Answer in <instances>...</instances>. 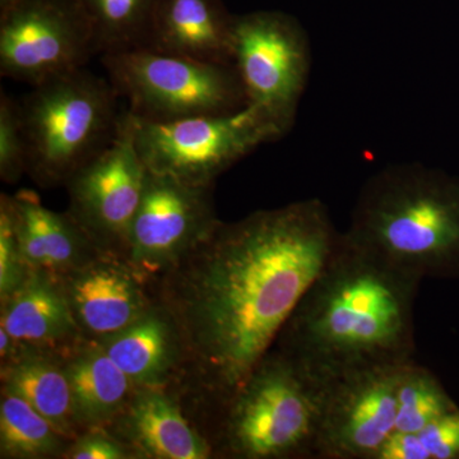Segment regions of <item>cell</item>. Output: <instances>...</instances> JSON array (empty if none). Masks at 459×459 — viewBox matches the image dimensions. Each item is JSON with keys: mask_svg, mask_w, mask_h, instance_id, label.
Masks as SVG:
<instances>
[{"mask_svg": "<svg viewBox=\"0 0 459 459\" xmlns=\"http://www.w3.org/2000/svg\"><path fill=\"white\" fill-rule=\"evenodd\" d=\"M17 2H21V0H0V11L9 7V5L14 4V3Z\"/></svg>", "mask_w": 459, "mask_h": 459, "instance_id": "obj_28", "label": "cell"}, {"mask_svg": "<svg viewBox=\"0 0 459 459\" xmlns=\"http://www.w3.org/2000/svg\"><path fill=\"white\" fill-rule=\"evenodd\" d=\"M98 342L135 388L169 389L183 374L186 355L179 329L156 300L140 319Z\"/></svg>", "mask_w": 459, "mask_h": 459, "instance_id": "obj_18", "label": "cell"}, {"mask_svg": "<svg viewBox=\"0 0 459 459\" xmlns=\"http://www.w3.org/2000/svg\"><path fill=\"white\" fill-rule=\"evenodd\" d=\"M422 281L341 234L273 347L325 382L415 359Z\"/></svg>", "mask_w": 459, "mask_h": 459, "instance_id": "obj_2", "label": "cell"}, {"mask_svg": "<svg viewBox=\"0 0 459 459\" xmlns=\"http://www.w3.org/2000/svg\"><path fill=\"white\" fill-rule=\"evenodd\" d=\"M78 429L107 428L128 403L135 386L101 344L84 340L63 353Z\"/></svg>", "mask_w": 459, "mask_h": 459, "instance_id": "obj_19", "label": "cell"}, {"mask_svg": "<svg viewBox=\"0 0 459 459\" xmlns=\"http://www.w3.org/2000/svg\"><path fill=\"white\" fill-rule=\"evenodd\" d=\"M75 322L87 340H102L140 319L152 307L147 281L122 256L101 253L60 277Z\"/></svg>", "mask_w": 459, "mask_h": 459, "instance_id": "obj_13", "label": "cell"}, {"mask_svg": "<svg viewBox=\"0 0 459 459\" xmlns=\"http://www.w3.org/2000/svg\"><path fill=\"white\" fill-rule=\"evenodd\" d=\"M68 459H133L131 453L105 428L89 429L66 449Z\"/></svg>", "mask_w": 459, "mask_h": 459, "instance_id": "obj_27", "label": "cell"}, {"mask_svg": "<svg viewBox=\"0 0 459 459\" xmlns=\"http://www.w3.org/2000/svg\"><path fill=\"white\" fill-rule=\"evenodd\" d=\"M72 442L26 401L2 389L0 457L63 458Z\"/></svg>", "mask_w": 459, "mask_h": 459, "instance_id": "obj_21", "label": "cell"}, {"mask_svg": "<svg viewBox=\"0 0 459 459\" xmlns=\"http://www.w3.org/2000/svg\"><path fill=\"white\" fill-rule=\"evenodd\" d=\"M147 172L135 146L134 117L126 108L111 141L65 184L66 211L102 252L126 255Z\"/></svg>", "mask_w": 459, "mask_h": 459, "instance_id": "obj_9", "label": "cell"}, {"mask_svg": "<svg viewBox=\"0 0 459 459\" xmlns=\"http://www.w3.org/2000/svg\"><path fill=\"white\" fill-rule=\"evenodd\" d=\"M0 310V327L18 347L65 353L84 340L62 280L47 272L30 271Z\"/></svg>", "mask_w": 459, "mask_h": 459, "instance_id": "obj_15", "label": "cell"}, {"mask_svg": "<svg viewBox=\"0 0 459 459\" xmlns=\"http://www.w3.org/2000/svg\"><path fill=\"white\" fill-rule=\"evenodd\" d=\"M231 65L247 105L264 115L282 137L291 131L312 68L310 41L299 21L279 11L235 16Z\"/></svg>", "mask_w": 459, "mask_h": 459, "instance_id": "obj_8", "label": "cell"}, {"mask_svg": "<svg viewBox=\"0 0 459 459\" xmlns=\"http://www.w3.org/2000/svg\"><path fill=\"white\" fill-rule=\"evenodd\" d=\"M117 99L86 66L33 86L20 102L27 175L42 188L65 186L114 137L124 111Z\"/></svg>", "mask_w": 459, "mask_h": 459, "instance_id": "obj_5", "label": "cell"}, {"mask_svg": "<svg viewBox=\"0 0 459 459\" xmlns=\"http://www.w3.org/2000/svg\"><path fill=\"white\" fill-rule=\"evenodd\" d=\"M108 80L133 117L170 122L225 114L247 105L232 65L172 56L147 48L101 56Z\"/></svg>", "mask_w": 459, "mask_h": 459, "instance_id": "obj_6", "label": "cell"}, {"mask_svg": "<svg viewBox=\"0 0 459 459\" xmlns=\"http://www.w3.org/2000/svg\"><path fill=\"white\" fill-rule=\"evenodd\" d=\"M105 429L133 459H207L214 455L211 440L193 428L169 389L135 388Z\"/></svg>", "mask_w": 459, "mask_h": 459, "instance_id": "obj_14", "label": "cell"}, {"mask_svg": "<svg viewBox=\"0 0 459 459\" xmlns=\"http://www.w3.org/2000/svg\"><path fill=\"white\" fill-rule=\"evenodd\" d=\"M27 174L26 146L21 123L20 102L3 92L0 95V178L16 183Z\"/></svg>", "mask_w": 459, "mask_h": 459, "instance_id": "obj_25", "label": "cell"}, {"mask_svg": "<svg viewBox=\"0 0 459 459\" xmlns=\"http://www.w3.org/2000/svg\"><path fill=\"white\" fill-rule=\"evenodd\" d=\"M377 459H459V409L415 433H395Z\"/></svg>", "mask_w": 459, "mask_h": 459, "instance_id": "obj_24", "label": "cell"}, {"mask_svg": "<svg viewBox=\"0 0 459 459\" xmlns=\"http://www.w3.org/2000/svg\"><path fill=\"white\" fill-rule=\"evenodd\" d=\"M12 214L9 195L0 198V301L7 300L17 291L29 274Z\"/></svg>", "mask_w": 459, "mask_h": 459, "instance_id": "obj_26", "label": "cell"}, {"mask_svg": "<svg viewBox=\"0 0 459 459\" xmlns=\"http://www.w3.org/2000/svg\"><path fill=\"white\" fill-rule=\"evenodd\" d=\"M402 365L355 371L329 382L316 459L377 458L395 433Z\"/></svg>", "mask_w": 459, "mask_h": 459, "instance_id": "obj_12", "label": "cell"}, {"mask_svg": "<svg viewBox=\"0 0 459 459\" xmlns=\"http://www.w3.org/2000/svg\"><path fill=\"white\" fill-rule=\"evenodd\" d=\"M220 221L212 188L148 171L123 259L144 280H156L195 249Z\"/></svg>", "mask_w": 459, "mask_h": 459, "instance_id": "obj_11", "label": "cell"}, {"mask_svg": "<svg viewBox=\"0 0 459 459\" xmlns=\"http://www.w3.org/2000/svg\"><path fill=\"white\" fill-rule=\"evenodd\" d=\"M98 56L80 0H21L0 11V74L36 84Z\"/></svg>", "mask_w": 459, "mask_h": 459, "instance_id": "obj_10", "label": "cell"}, {"mask_svg": "<svg viewBox=\"0 0 459 459\" xmlns=\"http://www.w3.org/2000/svg\"><path fill=\"white\" fill-rule=\"evenodd\" d=\"M418 277L459 279V178L421 164L383 169L362 186L344 231Z\"/></svg>", "mask_w": 459, "mask_h": 459, "instance_id": "obj_3", "label": "cell"}, {"mask_svg": "<svg viewBox=\"0 0 459 459\" xmlns=\"http://www.w3.org/2000/svg\"><path fill=\"white\" fill-rule=\"evenodd\" d=\"M3 388L26 401L71 439L78 434L63 353L18 347L2 362Z\"/></svg>", "mask_w": 459, "mask_h": 459, "instance_id": "obj_20", "label": "cell"}, {"mask_svg": "<svg viewBox=\"0 0 459 459\" xmlns=\"http://www.w3.org/2000/svg\"><path fill=\"white\" fill-rule=\"evenodd\" d=\"M329 383L272 347L214 410V455L234 459H316Z\"/></svg>", "mask_w": 459, "mask_h": 459, "instance_id": "obj_4", "label": "cell"}, {"mask_svg": "<svg viewBox=\"0 0 459 459\" xmlns=\"http://www.w3.org/2000/svg\"><path fill=\"white\" fill-rule=\"evenodd\" d=\"M342 232L304 199L216 228L157 277L155 300L179 329L183 374L213 411L271 351Z\"/></svg>", "mask_w": 459, "mask_h": 459, "instance_id": "obj_1", "label": "cell"}, {"mask_svg": "<svg viewBox=\"0 0 459 459\" xmlns=\"http://www.w3.org/2000/svg\"><path fill=\"white\" fill-rule=\"evenodd\" d=\"M157 0H80L91 21L98 54L142 48Z\"/></svg>", "mask_w": 459, "mask_h": 459, "instance_id": "obj_23", "label": "cell"}, {"mask_svg": "<svg viewBox=\"0 0 459 459\" xmlns=\"http://www.w3.org/2000/svg\"><path fill=\"white\" fill-rule=\"evenodd\" d=\"M234 18L221 0H157L142 48L231 65Z\"/></svg>", "mask_w": 459, "mask_h": 459, "instance_id": "obj_17", "label": "cell"}, {"mask_svg": "<svg viewBox=\"0 0 459 459\" xmlns=\"http://www.w3.org/2000/svg\"><path fill=\"white\" fill-rule=\"evenodd\" d=\"M134 122L135 146L147 170L201 188H213L217 178L243 157L282 138L250 105L231 113Z\"/></svg>", "mask_w": 459, "mask_h": 459, "instance_id": "obj_7", "label": "cell"}, {"mask_svg": "<svg viewBox=\"0 0 459 459\" xmlns=\"http://www.w3.org/2000/svg\"><path fill=\"white\" fill-rule=\"evenodd\" d=\"M18 244L30 271L63 277L101 255L71 213L54 212L31 190L9 195Z\"/></svg>", "mask_w": 459, "mask_h": 459, "instance_id": "obj_16", "label": "cell"}, {"mask_svg": "<svg viewBox=\"0 0 459 459\" xmlns=\"http://www.w3.org/2000/svg\"><path fill=\"white\" fill-rule=\"evenodd\" d=\"M395 402V433L402 434L415 433L459 409L433 371L415 359L398 371Z\"/></svg>", "mask_w": 459, "mask_h": 459, "instance_id": "obj_22", "label": "cell"}]
</instances>
